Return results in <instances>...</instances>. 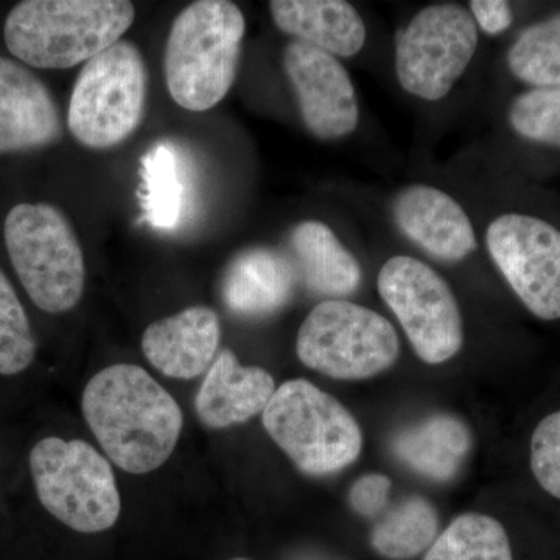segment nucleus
<instances>
[{
    "mask_svg": "<svg viewBox=\"0 0 560 560\" xmlns=\"http://www.w3.org/2000/svg\"><path fill=\"white\" fill-rule=\"evenodd\" d=\"M377 287L420 360L441 364L459 352L464 326L458 301L433 268L415 257H390Z\"/></svg>",
    "mask_w": 560,
    "mask_h": 560,
    "instance_id": "10",
    "label": "nucleus"
},
{
    "mask_svg": "<svg viewBox=\"0 0 560 560\" xmlns=\"http://www.w3.org/2000/svg\"><path fill=\"white\" fill-rule=\"evenodd\" d=\"M512 75L534 88L560 86V13L523 31L508 54Z\"/></svg>",
    "mask_w": 560,
    "mask_h": 560,
    "instance_id": "24",
    "label": "nucleus"
},
{
    "mask_svg": "<svg viewBox=\"0 0 560 560\" xmlns=\"http://www.w3.org/2000/svg\"><path fill=\"white\" fill-rule=\"evenodd\" d=\"M220 340L219 315L197 305L150 324L143 331L142 350L165 377L190 381L212 366Z\"/></svg>",
    "mask_w": 560,
    "mask_h": 560,
    "instance_id": "15",
    "label": "nucleus"
},
{
    "mask_svg": "<svg viewBox=\"0 0 560 560\" xmlns=\"http://www.w3.org/2000/svg\"><path fill=\"white\" fill-rule=\"evenodd\" d=\"M28 466L39 503L62 525L97 534L119 521L116 475L109 460L88 442L44 438L33 445Z\"/></svg>",
    "mask_w": 560,
    "mask_h": 560,
    "instance_id": "6",
    "label": "nucleus"
},
{
    "mask_svg": "<svg viewBox=\"0 0 560 560\" xmlns=\"http://www.w3.org/2000/svg\"><path fill=\"white\" fill-rule=\"evenodd\" d=\"M136 20L128 0H25L7 16V49L32 68L70 69L121 40Z\"/></svg>",
    "mask_w": 560,
    "mask_h": 560,
    "instance_id": "2",
    "label": "nucleus"
},
{
    "mask_svg": "<svg viewBox=\"0 0 560 560\" xmlns=\"http://www.w3.org/2000/svg\"><path fill=\"white\" fill-rule=\"evenodd\" d=\"M36 357L31 320L5 272L0 270V375L22 374Z\"/></svg>",
    "mask_w": 560,
    "mask_h": 560,
    "instance_id": "25",
    "label": "nucleus"
},
{
    "mask_svg": "<svg viewBox=\"0 0 560 560\" xmlns=\"http://www.w3.org/2000/svg\"><path fill=\"white\" fill-rule=\"evenodd\" d=\"M276 27L331 57L350 58L366 43L359 11L342 0H272Z\"/></svg>",
    "mask_w": 560,
    "mask_h": 560,
    "instance_id": "19",
    "label": "nucleus"
},
{
    "mask_svg": "<svg viewBox=\"0 0 560 560\" xmlns=\"http://www.w3.org/2000/svg\"><path fill=\"white\" fill-rule=\"evenodd\" d=\"M393 215L399 230L433 259L455 264L477 249L466 210L436 187L412 184L399 191Z\"/></svg>",
    "mask_w": 560,
    "mask_h": 560,
    "instance_id": "13",
    "label": "nucleus"
},
{
    "mask_svg": "<svg viewBox=\"0 0 560 560\" xmlns=\"http://www.w3.org/2000/svg\"><path fill=\"white\" fill-rule=\"evenodd\" d=\"M477 46L478 27L464 7H427L397 33V80L415 97L441 101L466 72Z\"/></svg>",
    "mask_w": 560,
    "mask_h": 560,
    "instance_id": "9",
    "label": "nucleus"
},
{
    "mask_svg": "<svg viewBox=\"0 0 560 560\" xmlns=\"http://www.w3.org/2000/svg\"><path fill=\"white\" fill-rule=\"evenodd\" d=\"M81 411L106 456L132 475L164 466L184 425L178 401L136 364L97 372L83 390Z\"/></svg>",
    "mask_w": 560,
    "mask_h": 560,
    "instance_id": "1",
    "label": "nucleus"
},
{
    "mask_svg": "<svg viewBox=\"0 0 560 560\" xmlns=\"http://www.w3.org/2000/svg\"><path fill=\"white\" fill-rule=\"evenodd\" d=\"M289 560H345L340 558H335V556L326 555V552L307 550L300 551L296 555L291 556Z\"/></svg>",
    "mask_w": 560,
    "mask_h": 560,
    "instance_id": "30",
    "label": "nucleus"
},
{
    "mask_svg": "<svg viewBox=\"0 0 560 560\" xmlns=\"http://www.w3.org/2000/svg\"><path fill=\"white\" fill-rule=\"evenodd\" d=\"M510 124L522 138L560 149V86L523 92L512 102Z\"/></svg>",
    "mask_w": 560,
    "mask_h": 560,
    "instance_id": "26",
    "label": "nucleus"
},
{
    "mask_svg": "<svg viewBox=\"0 0 560 560\" xmlns=\"http://www.w3.org/2000/svg\"><path fill=\"white\" fill-rule=\"evenodd\" d=\"M61 138L49 88L20 62L0 57V153L44 149Z\"/></svg>",
    "mask_w": 560,
    "mask_h": 560,
    "instance_id": "14",
    "label": "nucleus"
},
{
    "mask_svg": "<svg viewBox=\"0 0 560 560\" xmlns=\"http://www.w3.org/2000/svg\"><path fill=\"white\" fill-rule=\"evenodd\" d=\"M7 250L22 287L40 311H72L83 296L86 265L68 217L47 202L14 206L3 224Z\"/></svg>",
    "mask_w": 560,
    "mask_h": 560,
    "instance_id": "4",
    "label": "nucleus"
},
{
    "mask_svg": "<svg viewBox=\"0 0 560 560\" xmlns=\"http://www.w3.org/2000/svg\"><path fill=\"white\" fill-rule=\"evenodd\" d=\"M142 209L145 220L158 230H173L184 206V184L178 160L167 143H158L142 158Z\"/></svg>",
    "mask_w": 560,
    "mask_h": 560,
    "instance_id": "23",
    "label": "nucleus"
},
{
    "mask_svg": "<svg viewBox=\"0 0 560 560\" xmlns=\"http://www.w3.org/2000/svg\"><path fill=\"white\" fill-rule=\"evenodd\" d=\"M423 560H514L506 529L489 515H459L436 537Z\"/></svg>",
    "mask_w": 560,
    "mask_h": 560,
    "instance_id": "22",
    "label": "nucleus"
},
{
    "mask_svg": "<svg viewBox=\"0 0 560 560\" xmlns=\"http://www.w3.org/2000/svg\"><path fill=\"white\" fill-rule=\"evenodd\" d=\"M390 488H393V482L385 475H364L350 489V506L361 517H381L386 508H388Z\"/></svg>",
    "mask_w": 560,
    "mask_h": 560,
    "instance_id": "28",
    "label": "nucleus"
},
{
    "mask_svg": "<svg viewBox=\"0 0 560 560\" xmlns=\"http://www.w3.org/2000/svg\"><path fill=\"white\" fill-rule=\"evenodd\" d=\"M283 70L302 120L315 138L337 140L355 131L360 120L355 88L337 58L294 39L283 50Z\"/></svg>",
    "mask_w": 560,
    "mask_h": 560,
    "instance_id": "12",
    "label": "nucleus"
},
{
    "mask_svg": "<svg viewBox=\"0 0 560 560\" xmlns=\"http://www.w3.org/2000/svg\"><path fill=\"white\" fill-rule=\"evenodd\" d=\"M280 451L302 474L326 477L359 459L363 433L340 401L304 378L282 383L261 412Z\"/></svg>",
    "mask_w": 560,
    "mask_h": 560,
    "instance_id": "5",
    "label": "nucleus"
},
{
    "mask_svg": "<svg viewBox=\"0 0 560 560\" xmlns=\"http://www.w3.org/2000/svg\"><path fill=\"white\" fill-rule=\"evenodd\" d=\"M471 18L477 27L490 36L506 32L512 24V10L504 0H471Z\"/></svg>",
    "mask_w": 560,
    "mask_h": 560,
    "instance_id": "29",
    "label": "nucleus"
},
{
    "mask_svg": "<svg viewBox=\"0 0 560 560\" xmlns=\"http://www.w3.org/2000/svg\"><path fill=\"white\" fill-rule=\"evenodd\" d=\"M147 97L149 70L142 51L130 40H119L88 61L77 77L69 130L88 149H113L142 124Z\"/></svg>",
    "mask_w": 560,
    "mask_h": 560,
    "instance_id": "7",
    "label": "nucleus"
},
{
    "mask_svg": "<svg viewBox=\"0 0 560 560\" xmlns=\"http://www.w3.org/2000/svg\"><path fill=\"white\" fill-rule=\"evenodd\" d=\"M394 455L408 469L433 481H451L469 456L471 434L463 420L434 415L394 436Z\"/></svg>",
    "mask_w": 560,
    "mask_h": 560,
    "instance_id": "20",
    "label": "nucleus"
},
{
    "mask_svg": "<svg viewBox=\"0 0 560 560\" xmlns=\"http://www.w3.org/2000/svg\"><path fill=\"white\" fill-rule=\"evenodd\" d=\"M438 528L440 518L433 504L411 495L383 512L372 528L371 545L382 558L410 560L429 550Z\"/></svg>",
    "mask_w": 560,
    "mask_h": 560,
    "instance_id": "21",
    "label": "nucleus"
},
{
    "mask_svg": "<svg viewBox=\"0 0 560 560\" xmlns=\"http://www.w3.org/2000/svg\"><path fill=\"white\" fill-rule=\"evenodd\" d=\"M289 257L298 282L316 296H348L359 289L361 267L327 224L302 221L289 237Z\"/></svg>",
    "mask_w": 560,
    "mask_h": 560,
    "instance_id": "18",
    "label": "nucleus"
},
{
    "mask_svg": "<svg viewBox=\"0 0 560 560\" xmlns=\"http://www.w3.org/2000/svg\"><path fill=\"white\" fill-rule=\"evenodd\" d=\"M231 560H249V559H231Z\"/></svg>",
    "mask_w": 560,
    "mask_h": 560,
    "instance_id": "31",
    "label": "nucleus"
},
{
    "mask_svg": "<svg viewBox=\"0 0 560 560\" xmlns=\"http://www.w3.org/2000/svg\"><path fill=\"white\" fill-rule=\"evenodd\" d=\"M530 469L541 489L560 500V411L547 416L534 430Z\"/></svg>",
    "mask_w": 560,
    "mask_h": 560,
    "instance_id": "27",
    "label": "nucleus"
},
{
    "mask_svg": "<svg viewBox=\"0 0 560 560\" xmlns=\"http://www.w3.org/2000/svg\"><path fill=\"white\" fill-rule=\"evenodd\" d=\"M298 359L337 381H364L389 370L400 353L393 324L381 313L342 300L316 305L298 331Z\"/></svg>",
    "mask_w": 560,
    "mask_h": 560,
    "instance_id": "8",
    "label": "nucleus"
},
{
    "mask_svg": "<svg viewBox=\"0 0 560 560\" xmlns=\"http://www.w3.org/2000/svg\"><path fill=\"white\" fill-rule=\"evenodd\" d=\"M246 22L228 0L190 3L173 21L164 54L165 83L180 108L219 105L237 77Z\"/></svg>",
    "mask_w": 560,
    "mask_h": 560,
    "instance_id": "3",
    "label": "nucleus"
},
{
    "mask_svg": "<svg viewBox=\"0 0 560 560\" xmlns=\"http://www.w3.org/2000/svg\"><path fill=\"white\" fill-rule=\"evenodd\" d=\"M275 393L270 372L243 366L230 349H224L206 372L195 397V411L208 429H230L264 412Z\"/></svg>",
    "mask_w": 560,
    "mask_h": 560,
    "instance_id": "16",
    "label": "nucleus"
},
{
    "mask_svg": "<svg viewBox=\"0 0 560 560\" xmlns=\"http://www.w3.org/2000/svg\"><path fill=\"white\" fill-rule=\"evenodd\" d=\"M296 283L287 254L257 246L230 261L221 280V298L235 315L265 318L289 304Z\"/></svg>",
    "mask_w": 560,
    "mask_h": 560,
    "instance_id": "17",
    "label": "nucleus"
},
{
    "mask_svg": "<svg viewBox=\"0 0 560 560\" xmlns=\"http://www.w3.org/2000/svg\"><path fill=\"white\" fill-rule=\"evenodd\" d=\"M490 257L537 318L560 319V231L545 220L506 213L486 234Z\"/></svg>",
    "mask_w": 560,
    "mask_h": 560,
    "instance_id": "11",
    "label": "nucleus"
}]
</instances>
